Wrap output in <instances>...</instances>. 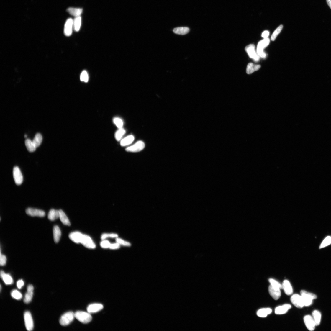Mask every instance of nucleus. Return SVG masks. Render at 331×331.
I'll list each match as a JSON object with an SVG mask.
<instances>
[{
  "label": "nucleus",
  "mask_w": 331,
  "mask_h": 331,
  "mask_svg": "<svg viewBox=\"0 0 331 331\" xmlns=\"http://www.w3.org/2000/svg\"><path fill=\"white\" fill-rule=\"evenodd\" d=\"M83 234L78 232L71 233L69 235L70 240L76 243H81Z\"/></svg>",
  "instance_id": "2eb2a0df"
},
{
  "label": "nucleus",
  "mask_w": 331,
  "mask_h": 331,
  "mask_svg": "<svg viewBox=\"0 0 331 331\" xmlns=\"http://www.w3.org/2000/svg\"><path fill=\"white\" fill-rule=\"evenodd\" d=\"M12 297L17 300L20 299L22 297V294L17 290H13L11 293Z\"/></svg>",
  "instance_id": "e433bc0d"
},
{
  "label": "nucleus",
  "mask_w": 331,
  "mask_h": 331,
  "mask_svg": "<svg viewBox=\"0 0 331 331\" xmlns=\"http://www.w3.org/2000/svg\"><path fill=\"white\" fill-rule=\"evenodd\" d=\"M75 317L83 324H86L90 322L92 317L89 313L78 311L75 313Z\"/></svg>",
  "instance_id": "f03ea898"
},
{
  "label": "nucleus",
  "mask_w": 331,
  "mask_h": 331,
  "mask_svg": "<svg viewBox=\"0 0 331 331\" xmlns=\"http://www.w3.org/2000/svg\"><path fill=\"white\" fill-rule=\"evenodd\" d=\"M270 43V40L268 38H264L263 40L260 41L258 44L257 52L259 56L263 58H265L266 55L263 52V50Z\"/></svg>",
  "instance_id": "20e7f679"
},
{
  "label": "nucleus",
  "mask_w": 331,
  "mask_h": 331,
  "mask_svg": "<svg viewBox=\"0 0 331 331\" xmlns=\"http://www.w3.org/2000/svg\"><path fill=\"white\" fill-rule=\"evenodd\" d=\"M111 243L108 240H102L100 243V246L101 248H109Z\"/></svg>",
  "instance_id": "a19ab883"
},
{
  "label": "nucleus",
  "mask_w": 331,
  "mask_h": 331,
  "mask_svg": "<svg viewBox=\"0 0 331 331\" xmlns=\"http://www.w3.org/2000/svg\"><path fill=\"white\" fill-rule=\"evenodd\" d=\"M268 290L270 294L275 300H278L281 297L280 289L274 287L270 285Z\"/></svg>",
  "instance_id": "4468645a"
},
{
  "label": "nucleus",
  "mask_w": 331,
  "mask_h": 331,
  "mask_svg": "<svg viewBox=\"0 0 331 331\" xmlns=\"http://www.w3.org/2000/svg\"><path fill=\"white\" fill-rule=\"evenodd\" d=\"M330 244H331V237L328 236L323 240L320 245L319 248H324L330 245Z\"/></svg>",
  "instance_id": "72a5a7b5"
},
{
  "label": "nucleus",
  "mask_w": 331,
  "mask_h": 331,
  "mask_svg": "<svg viewBox=\"0 0 331 331\" xmlns=\"http://www.w3.org/2000/svg\"><path fill=\"white\" fill-rule=\"evenodd\" d=\"M190 31V29L187 27H178L174 28L173 32L174 33L181 35H184L188 34Z\"/></svg>",
  "instance_id": "5701e85b"
},
{
  "label": "nucleus",
  "mask_w": 331,
  "mask_h": 331,
  "mask_svg": "<svg viewBox=\"0 0 331 331\" xmlns=\"http://www.w3.org/2000/svg\"><path fill=\"white\" fill-rule=\"evenodd\" d=\"M312 316L316 326L319 325L320 323L321 318V313L318 311L314 310L312 313Z\"/></svg>",
  "instance_id": "c85d7f7f"
},
{
  "label": "nucleus",
  "mask_w": 331,
  "mask_h": 331,
  "mask_svg": "<svg viewBox=\"0 0 331 331\" xmlns=\"http://www.w3.org/2000/svg\"></svg>",
  "instance_id": "09e8293b"
},
{
  "label": "nucleus",
  "mask_w": 331,
  "mask_h": 331,
  "mask_svg": "<svg viewBox=\"0 0 331 331\" xmlns=\"http://www.w3.org/2000/svg\"><path fill=\"white\" fill-rule=\"evenodd\" d=\"M269 35V32L268 31H265L262 34V37L264 38H266L268 37Z\"/></svg>",
  "instance_id": "49530a36"
},
{
  "label": "nucleus",
  "mask_w": 331,
  "mask_h": 331,
  "mask_svg": "<svg viewBox=\"0 0 331 331\" xmlns=\"http://www.w3.org/2000/svg\"><path fill=\"white\" fill-rule=\"evenodd\" d=\"M304 319L307 328L310 331L314 330L316 325L313 317L310 315H307L304 317Z\"/></svg>",
  "instance_id": "ddd939ff"
},
{
  "label": "nucleus",
  "mask_w": 331,
  "mask_h": 331,
  "mask_svg": "<svg viewBox=\"0 0 331 331\" xmlns=\"http://www.w3.org/2000/svg\"><path fill=\"white\" fill-rule=\"evenodd\" d=\"M104 308L103 305L100 304H94L90 305L88 307L87 310L89 313L97 312Z\"/></svg>",
  "instance_id": "dca6fc26"
},
{
  "label": "nucleus",
  "mask_w": 331,
  "mask_h": 331,
  "mask_svg": "<svg viewBox=\"0 0 331 331\" xmlns=\"http://www.w3.org/2000/svg\"><path fill=\"white\" fill-rule=\"evenodd\" d=\"M271 285L274 287L282 289V285L278 282L272 278L270 279L269 280Z\"/></svg>",
  "instance_id": "c9c22d12"
},
{
  "label": "nucleus",
  "mask_w": 331,
  "mask_h": 331,
  "mask_svg": "<svg viewBox=\"0 0 331 331\" xmlns=\"http://www.w3.org/2000/svg\"><path fill=\"white\" fill-rule=\"evenodd\" d=\"M120 244L117 242L111 244H110L109 248L111 249L115 250L119 249L120 247Z\"/></svg>",
  "instance_id": "c03bdc74"
},
{
  "label": "nucleus",
  "mask_w": 331,
  "mask_h": 331,
  "mask_svg": "<svg viewBox=\"0 0 331 331\" xmlns=\"http://www.w3.org/2000/svg\"><path fill=\"white\" fill-rule=\"evenodd\" d=\"M327 4L331 9V0H327Z\"/></svg>",
  "instance_id": "de8ad7c7"
},
{
  "label": "nucleus",
  "mask_w": 331,
  "mask_h": 331,
  "mask_svg": "<svg viewBox=\"0 0 331 331\" xmlns=\"http://www.w3.org/2000/svg\"><path fill=\"white\" fill-rule=\"evenodd\" d=\"M1 277L6 285H11L13 283V279L11 276L9 274H6L3 271H1Z\"/></svg>",
  "instance_id": "aec40b11"
},
{
  "label": "nucleus",
  "mask_w": 331,
  "mask_h": 331,
  "mask_svg": "<svg viewBox=\"0 0 331 331\" xmlns=\"http://www.w3.org/2000/svg\"><path fill=\"white\" fill-rule=\"evenodd\" d=\"M75 318V313L72 312H68L61 316L60 320V324L63 326H67L73 321Z\"/></svg>",
  "instance_id": "7ed1b4c3"
},
{
  "label": "nucleus",
  "mask_w": 331,
  "mask_h": 331,
  "mask_svg": "<svg viewBox=\"0 0 331 331\" xmlns=\"http://www.w3.org/2000/svg\"><path fill=\"white\" fill-rule=\"evenodd\" d=\"M135 140L132 135H129L122 139L121 141L120 145L122 146H125L131 144Z\"/></svg>",
  "instance_id": "cd10ccee"
},
{
  "label": "nucleus",
  "mask_w": 331,
  "mask_h": 331,
  "mask_svg": "<svg viewBox=\"0 0 331 331\" xmlns=\"http://www.w3.org/2000/svg\"><path fill=\"white\" fill-rule=\"evenodd\" d=\"M260 67L261 66L259 65H256L252 63H249L247 67L246 73L248 74H251L255 71L258 70Z\"/></svg>",
  "instance_id": "a878e982"
},
{
  "label": "nucleus",
  "mask_w": 331,
  "mask_h": 331,
  "mask_svg": "<svg viewBox=\"0 0 331 331\" xmlns=\"http://www.w3.org/2000/svg\"><path fill=\"white\" fill-rule=\"evenodd\" d=\"M59 217L61 222L62 223L66 225L70 226L71 225L69 220L65 214V213L62 210H59Z\"/></svg>",
  "instance_id": "393cba45"
},
{
  "label": "nucleus",
  "mask_w": 331,
  "mask_h": 331,
  "mask_svg": "<svg viewBox=\"0 0 331 331\" xmlns=\"http://www.w3.org/2000/svg\"><path fill=\"white\" fill-rule=\"evenodd\" d=\"M245 50L249 57L255 61H258L259 57L255 51V46L253 44H250L246 47Z\"/></svg>",
  "instance_id": "f8f14e48"
},
{
  "label": "nucleus",
  "mask_w": 331,
  "mask_h": 331,
  "mask_svg": "<svg viewBox=\"0 0 331 331\" xmlns=\"http://www.w3.org/2000/svg\"><path fill=\"white\" fill-rule=\"evenodd\" d=\"M59 217V210L51 209L48 214V218L51 221H54Z\"/></svg>",
  "instance_id": "bb28decb"
},
{
  "label": "nucleus",
  "mask_w": 331,
  "mask_h": 331,
  "mask_svg": "<svg viewBox=\"0 0 331 331\" xmlns=\"http://www.w3.org/2000/svg\"><path fill=\"white\" fill-rule=\"evenodd\" d=\"M81 24V16L76 17L73 20V27L74 30L76 31H79Z\"/></svg>",
  "instance_id": "c756f323"
},
{
  "label": "nucleus",
  "mask_w": 331,
  "mask_h": 331,
  "mask_svg": "<svg viewBox=\"0 0 331 331\" xmlns=\"http://www.w3.org/2000/svg\"><path fill=\"white\" fill-rule=\"evenodd\" d=\"M272 312V309L269 308H264L259 309L257 312V316L260 317L265 318L268 315Z\"/></svg>",
  "instance_id": "b1692460"
},
{
  "label": "nucleus",
  "mask_w": 331,
  "mask_h": 331,
  "mask_svg": "<svg viewBox=\"0 0 331 331\" xmlns=\"http://www.w3.org/2000/svg\"><path fill=\"white\" fill-rule=\"evenodd\" d=\"M83 9L81 8L70 7L67 10V12L70 14L75 17L81 16L83 12Z\"/></svg>",
  "instance_id": "4be33fe9"
},
{
  "label": "nucleus",
  "mask_w": 331,
  "mask_h": 331,
  "mask_svg": "<svg viewBox=\"0 0 331 331\" xmlns=\"http://www.w3.org/2000/svg\"><path fill=\"white\" fill-rule=\"evenodd\" d=\"M118 236L117 234L115 233H104L101 235V239L102 240H104L108 238H117L118 237Z\"/></svg>",
  "instance_id": "58836bf2"
},
{
  "label": "nucleus",
  "mask_w": 331,
  "mask_h": 331,
  "mask_svg": "<svg viewBox=\"0 0 331 331\" xmlns=\"http://www.w3.org/2000/svg\"><path fill=\"white\" fill-rule=\"evenodd\" d=\"M73 27V20L69 18L66 21L64 26V33L66 36H70L72 35Z\"/></svg>",
  "instance_id": "9d476101"
},
{
  "label": "nucleus",
  "mask_w": 331,
  "mask_h": 331,
  "mask_svg": "<svg viewBox=\"0 0 331 331\" xmlns=\"http://www.w3.org/2000/svg\"><path fill=\"white\" fill-rule=\"evenodd\" d=\"M291 308V306L289 304H285L278 306L275 309V313L277 314H282L286 313Z\"/></svg>",
  "instance_id": "a211bd4d"
},
{
  "label": "nucleus",
  "mask_w": 331,
  "mask_h": 331,
  "mask_svg": "<svg viewBox=\"0 0 331 331\" xmlns=\"http://www.w3.org/2000/svg\"><path fill=\"white\" fill-rule=\"evenodd\" d=\"M13 176L16 184L18 185L21 184L23 181V177L19 168L15 167L13 170Z\"/></svg>",
  "instance_id": "0eeeda50"
},
{
  "label": "nucleus",
  "mask_w": 331,
  "mask_h": 331,
  "mask_svg": "<svg viewBox=\"0 0 331 331\" xmlns=\"http://www.w3.org/2000/svg\"><path fill=\"white\" fill-rule=\"evenodd\" d=\"M6 256L3 255H2L1 252V255H0V264L1 266H4L6 264Z\"/></svg>",
  "instance_id": "37998d69"
},
{
  "label": "nucleus",
  "mask_w": 331,
  "mask_h": 331,
  "mask_svg": "<svg viewBox=\"0 0 331 331\" xmlns=\"http://www.w3.org/2000/svg\"><path fill=\"white\" fill-rule=\"evenodd\" d=\"M125 132V130L123 128L119 129L116 132L115 134V138L116 140L118 141H120L124 135Z\"/></svg>",
  "instance_id": "473e14b6"
},
{
  "label": "nucleus",
  "mask_w": 331,
  "mask_h": 331,
  "mask_svg": "<svg viewBox=\"0 0 331 331\" xmlns=\"http://www.w3.org/2000/svg\"><path fill=\"white\" fill-rule=\"evenodd\" d=\"M290 299L291 303L298 308H302L304 306L301 295L294 294L291 296Z\"/></svg>",
  "instance_id": "423d86ee"
},
{
  "label": "nucleus",
  "mask_w": 331,
  "mask_h": 331,
  "mask_svg": "<svg viewBox=\"0 0 331 331\" xmlns=\"http://www.w3.org/2000/svg\"><path fill=\"white\" fill-rule=\"evenodd\" d=\"M24 285V282L22 280H19L17 283V286L18 289H20Z\"/></svg>",
  "instance_id": "a18cd8bd"
},
{
  "label": "nucleus",
  "mask_w": 331,
  "mask_h": 331,
  "mask_svg": "<svg viewBox=\"0 0 331 331\" xmlns=\"http://www.w3.org/2000/svg\"><path fill=\"white\" fill-rule=\"evenodd\" d=\"M116 242L119 243L120 245H122L125 246H130V244L128 242H126L118 238L116 239Z\"/></svg>",
  "instance_id": "79ce46f5"
},
{
  "label": "nucleus",
  "mask_w": 331,
  "mask_h": 331,
  "mask_svg": "<svg viewBox=\"0 0 331 331\" xmlns=\"http://www.w3.org/2000/svg\"><path fill=\"white\" fill-rule=\"evenodd\" d=\"M42 141V137L41 134L38 133L36 134L32 141L33 142L35 147L37 148L41 145Z\"/></svg>",
  "instance_id": "2f4dec72"
},
{
  "label": "nucleus",
  "mask_w": 331,
  "mask_h": 331,
  "mask_svg": "<svg viewBox=\"0 0 331 331\" xmlns=\"http://www.w3.org/2000/svg\"><path fill=\"white\" fill-rule=\"evenodd\" d=\"M283 27V25H281L275 30L271 37V39L272 41H274L275 40L276 38L281 32Z\"/></svg>",
  "instance_id": "f704fd0d"
},
{
  "label": "nucleus",
  "mask_w": 331,
  "mask_h": 331,
  "mask_svg": "<svg viewBox=\"0 0 331 331\" xmlns=\"http://www.w3.org/2000/svg\"><path fill=\"white\" fill-rule=\"evenodd\" d=\"M282 285V289L287 295H290L292 294L293 292V289L289 281L287 280H284Z\"/></svg>",
  "instance_id": "6ab92c4d"
},
{
  "label": "nucleus",
  "mask_w": 331,
  "mask_h": 331,
  "mask_svg": "<svg viewBox=\"0 0 331 331\" xmlns=\"http://www.w3.org/2000/svg\"><path fill=\"white\" fill-rule=\"evenodd\" d=\"M34 288L32 285H29L27 288V292L26 294L24 301L26 304L30 302L33 297Z\"/></svg>",
  "instance_id": "f3484780"
},
{
  "label": "nucleus",
  "mask_w": 331,
  "mask_h": 331,
  "mask_svg": "<svg viewBox=\"0 0 331 331\" xmlns=\"http://www.w3.org/2000/svg\"><path fill=\"white\" fill-rule=\"evenodd\" d=\"M25 325L27 329L29 331L33 330L34 328V323L31 313L29 312H26L24 314Z\"/></svg>",
  "instance_id": "6e6552de"
},
{
  "label": "nucleus",
  "mask_w": 331,
  "mask_h": 331,
  "mask_svg": "<svg viewBox=\"0 0 331 331\" xmlns=\"http://www.w3.org/2000/svg\"><path fill=\"white\" fill-rule=\"evenodd\" d=\"M113 122L117 128L119 129L122 128L123 125V122L122 120L120 118L118 117L115 118L113 120Z\"/></svg>",
  "instance_id": "ea45409f"
},
{
  "label": "nucleus",
  "mask_w": 331,
  "mask_h": 331,
  "mask_svg": "<svg viewBox=\"0 0 331 331\" xmlns=\"http://www.w3.org/2000/svg\"><path fill=\"white\" fill-rule=\"evenodd\" d=\"M25 145L28 150L30 152H33L36 150V148L33 141L29 139H27L25 141Z\"/></svg>",
  "instance_id": "7c9ffc66"
},
{
  "label": "nucleus",
  "mask_w": 331,
  "mask_h": 331,
  "mask_svg": "<svg viewBox=\"0 0 331 331\" xmlns=\"http://www.w3.org/2000/svg\"><path fill=\"white\" fill-rule=\"evenodd\" d=\"M145 144L142 141H139L135 144L126 149V151L130 152H138L143 150L145 147Z\"/></svg>",
  "instance_id": "39448f33"
},
{
  "label": "nucleus",
  "mask_w": 331,
  "mask_h": 331,
  "mask_svg": "<svg viewBox=\"0 0 331 331\" xmlns=\"http://www.w3.org/2000/svg\"><path fill=\"white\" fill-rule=\"evenodd\" d=\"M53 232L54 242L57 243L60 241L61 234L60 228L58 225H55L54 227Z\"/></svg>",
  "instance_id": "412c9836"
},
{
  "label": "nucleus",
  "mask_w": 331,
  "mask_h": 331,
  "mask_svg": "<svg viewBox=\"0 0 331 331\" xmlns=\"http://www.w3.org/2000/svg\"><path fill=\"white\" fill-rule=\"evenodd\" d=\"M26 214L32 217H43L45 215V212L42 210L32 208H28L26 211Z\"/></svg>",
  "instance_id": "9b49d317"
},
{
  "label": "nucleus",
  "mask_w": 331,
  "mask_h": 331,
  "mask_svg": "<svg viewBox=\"0 0 331 331\" xmlns=\"http://www.w3.org/2000/svg\"><path fill=\"white\" fill-rule=\"evenodd\" d=\"M80 80L81 81L87 83L88 82L89 77L88 74L86 71H83L81 73L80 76Z\"/></svg>",
  "instance_id": "4c0bfd02"
},
{
  "label": "nucleus",
  "mask_w": 331,
  "mask_h": 331,
  "mask_svg": "<svg viewBox=\"0 0 331 331\" xmlns=\"http://www.w3.org/2000/svg\"><path fill=\"white\" fill-rule=\"evenodd\" d=\"M81 243L85 247L89 249H93L96 247V244L90 236L85 235H83Z\"/></svg>",
  "instance_id": "1a4fd4ad"
},
{
  "label": "nucleus",
  "mask_w": 331,
  "mask_h": 331,
  "mask_svg": "<svg viewBox=\"0 0 331 331\" xmlns=\"http://www.w3.org/2000/svg\"><path fill=\"white\" fill-rule=\"evenodd\" d=\"M304 306H308L311 305L312 301L317 298V296L314 294L309 293L306 291L302 290L301 291Z\"/></svg>",
  "instance_id": "f257e3e1"
}]
</instances>
